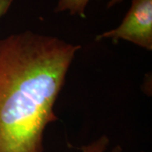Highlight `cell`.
Segmentation results:
<instances>
[{
  "instance_id": "cell-1",
  "label": "cell",
  "mask_w": 152,
  "mask_h": 152,
  "mask_svg": "<svg viewBox=\"0 0 152 152\" xmlns=\"http://www.w3.org/2000/svg\"><path fill=\"white\" fill-rule=\"evenodd\" d=\"M80 45L31 31L0 39V152H43Z\"/></svg>"
},
{
  "instance_id": "cell-2",
  "label": "cell",
  "mask_w": 152,
  "mask_h": 152,
  "mask_svg": "<svg viewBox=\"0 0 152 152\" xmlns=\"http://www.w3.org/2000/svg\"><path fill=\"white\" fill-rule=\"evenodd\" d=\"M126 41L152 50V0H132L129 10L118 26L97 35L96 41Z\"/></svg>"
},
{
  "instance_id": "cell-3",
  "label": "cell",
  "mask_w": 152,
  "mask_h": 152,
  "mask_svg": "<svg viewBox=\"0 0 152 152\" xmlns=\"http://www.w3.org/2000/svg\"><path fill=\"white\" fill-rule=\"evenodd\" d=\"M91 0H58L55 6V14L69 13L72 16L86 18V11Z\"/></svg>"
},
{
  "instance_id": "cell-4",
  "label": "cell",
  "mask_w": 152,
  "mask_h": 152,
  "mask_svg": "<svg viewBox=\"0 0 152 152\" xmlns=\"http://www.w3.org/2000/svg\"><path fill=\"white\" fill-rule=\"evenodd\" d=\"M110 140L107 135L100 136L98 139L93 140L92 142L83 145L80 148L81 152H107ZM108 152H125L123 147L118 145L112 148Z\"/></svg>"
},
{
  "instance_id": "cell-5",
  "label": "cell",
  "mask_w": 152,
  "mask_h": 152,
  "mask_svg": "<svg viewBox=\"0 0 152 152\" xmlns=\"http://www.w3.org/2000/svg\"><path fill=\"white\" fill-rule=\"evenodd\" d=\"M15 0H0V19L4 16L10 10L12 4Z\"/></svg>"
},
{
  "instance_id": "cell-6",
  "label": "cell",
  "mask_w": 152,
  "mask_h": 152,
  "mask_svg": "<svg viewBox=\"0 0 152 152\" xmlns=\"http://www.w3.org/2000/svg\"><path fill=\"white\" fill-rule=\"evenodd\" d=\"M123 2H124V0H109L107 4V9H108V10L112 9L113 7L118 5V4H119Z\"/></svg>"
}]
</instances>
